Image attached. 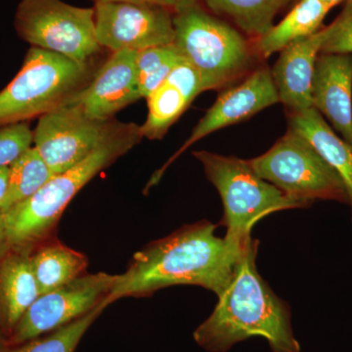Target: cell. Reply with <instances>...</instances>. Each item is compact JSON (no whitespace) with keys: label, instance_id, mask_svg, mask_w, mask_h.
I'll return each mask as SVG.
<instances>
[{"label":"cell","instance_id":"6da1fadb","mask_svg":"<svg viewBox=\"0 0 352 352\" xmlns=\"http://www.w3.org/2000/svg\"><path fill=\"white\" fill-rule=\"evenodd\" d=\"M217 226L200 220L149 243L136 252L104 305L120 298H147L179 285L200 286L217 298L226 289L242 250L215 235Z\"/></svg>","mask_w":352,"mask_h":352},{"label":"cell","instance_id":"7a4b0ae2","mask_svg":"<svg viewBox=\"0 0 352 352\" xmlns=\"http://www.w3.org/2000/svg\"><path fill=\"white\" fill-rule=\"evenodd\" d=\"M259 242L245 244L232 277L194 340L208 352H226L252 337L267 340L272 352H300L288 303L278 298L256 270Z\"/></svg>","mask_w":352,"mask_h":352},{"label":"cell","instance_id":"3957f363","mask_svg":"<svg viewBox=\"0 0 352 352\" xmlns=\"http://www.w3.org/2000/svg\"><path fill=\"white\" fill-rule=\"evenodd\" d=\"M142 138L138 124L116 122L112 131L90 156L65 173L53 176L31 198L4 212L8 245L32 250L56 235L65 210L78 192L100 171L139 144Z\"/></svg>","mask_w":352,"mask_h":352},{"label":"cell","instance_id":"277c9868","mask_svg":"<svg viewBox=\"0 0 352 352\" xmlns=\"http://www.w3.org/2000/svg\"><path fill=\"white\" fill-rule=\"evenodd\" d=\"M173 45L199 74L204 91L221 89L251 73L254 43L199 0L173 9Z\"/></svg>","mask_w":352,"mask_h":352},{"label":"cell","instance_id":"5b68a950","mask_svg":"<svg viewBox=\"0 0 352 352\" xmlns=\"http://www.w3.org/2000/svg\"><path fill=\"white\" fill-rule=\"evenodd\" d=\"M99 67L96 61L78 63L30 48L19 73L0 91V127L39 119L66 105L89 85Z\"/></svg>","mask_w":352,"mask_h":352},{"label":"cell","instance_id":"8992f818","mask_svg":"<svg viewBox=\"0 0 352 352\" xmlns=\"http://www.w3.org/2000/svg\"><path fill=\"white\" fill-rule=\"evenodd\" d=\"M193 155L221 197L224 214L220 224L226 228L224 239L235 249L245 247L252 239V227L266 215L307 208L259 177L249 160L208 151L193 152Z\"/></svg>","mask_w":352,"mask_h":352},{"label":"cell","instance_id":"52a82bcc","mask_svg":"<svg viewBox=\"0 0 352 352\" xmlns=\"http://www.w3.org/2000/svg\"><path fill=\"white\" fill-rule=\"evenodd\" d=\"M249 163L259 177L307 207L318 200L349 205L346 185L337 171L291 127L265 154Z\"/></svg>","mask_w":352,"mask_h":352},{"label":"cell","instance_id":"ba28073f","mask_svg":"<svg viewBox=\"0 0 352 352\" xmlns=\"http://www.w3.org/2000/svg\"><path fill=\"white\" fill-rule=\"evenodd\" d=\"M14 27L32 47L51 51L87 64L96 61L102 47L95 34L94 8L61 0H21Z\"/></svg>","mask_w":352,"mask_h":352},{"label":"cell","instance_id":"9c48e42d","mask_svg":"<svg viewBox=\"0 0 352 352\" xmlns=\"http://www.w3.org/2000/svg\"><path fill=\"white\" fill-rule=\"evenodd\" d=\"M118 274L82 275L69 283L38 296L8 338L9 346L52 332L104 305Z\"/></svg>","mask_w":352,"mask_h":352},{"label":"cell","instance_id":"30bf717a","mask_svg":"<svg viewBox=\"0 0 352 352\" xmlns=\"http://www.w3.org/2000/svg\"><path fill=\"white\" fill-rule=\"evenodd\" d=\"M117 122L94 119L69 101L39 118L34 131V147L52 173L59 175L90 156Z\"/></svg>","mask_w":352,"mask_h":352},{"label":"cell","instance_id":"8fae6325","mask_svg":"<svg viewBox=\"0 0 352 352\" xmlns=\"http://www.w3.org/2000/svg\"><path fill=\"white\" fill-rule=\"evenodd\" d=\"M95 34L111 53L170 45L175 41L173 9L147 3H94Z\"/></svg>","mask_w":352,"mask_h":352},{"label":"cell","instance_id":"7c38bea8","mask_svg":"<svg viewBox=\"0 0 352 352\" xmlns=\"http://www.w3.org/2000/svg\"><path fill=\"white\" fill-rule=\"evenodd\" d=\"M279 102L276 87L273 82L271 71L267 67H261L245 76L244 80L236 87H229L217 97V101L192 131L190 138L168 160L160 170L155 171L146 186L148 191L157 185L173 162L183 152L201 138L223 127L238 124L256 115L263 109Z\"/></svg>","mask_w":352,"mask_h":352},{"label":"cell","instance_id":"4fadbf2b","mask_svg":"<svg viewBox=\"0 0 352 352\" xmlns=\"http://www.w3.org/2000/svg\"><path fill=\"white\" fill-rule=\"evenodd\" d=\"M136 54L138 52L132 50L112 53L100 65L89 85L72 102L94 119L112 120L116 113L142 98Z\"/></svg>","mask_w":352,"mask_h":352},{"label":"cell","instance_id":"5bb4252c","mask_svg":"<svg viewBox=\"0 0 352 352\" xmlns=\"http://www.w3.org/2000/svg\"><path fill=\"white\" fill-rule=\"evenodd\" d=\"M311 97L314 108L352 144V55H318Z\"/></svg>","mask_w":352,"mask_h":352},{"label":"cell","instance_id":"9a60e30c","mask_svg":"<svg viewBox=\"0 0 352 352\" xmlns=\"http://www.w3.org/2000/svg\"><path fill=\"white\" fill-rule=\"evenodd\" d=\"M326 38V27L280 51L271 71L279 102L288 113L303 112L312 106L311 87L315 63Z\"/></svg>","mask_w":352,"mask_h":352},{"label":"cell","instance_id":"2e32d148","mask_svg":"<svg viewBox=\"0 0 352 352\" xmlns=\"http://www.w3.org/2000/svg\"><path fill=\"white\" fill-rule=\"evenodd\" d=\"M31 252L8 245L0 254V329L7 338L39 296L30 261Z\"/></svg>","mask_w":352,"mask_h":352},{"label":"cell","instance_id":"e0dca14e","mask_svg":"<svg viewBox=\"0 0 352 352\" xmlns=\"http://www.w3.org/2000/svg\"><path fill=\"white\" fill-rule=\"evenodd\" d=\"M289 127L302 134L340 176L349 195L352 219V144L331 129L316 109L288 113Z\"/></svg>","mask_w":352,"mask_h":352},{"label":"cell","instance_id":"ac0fdd59","mask_svg":"<svg viewBox=\"0 0 352 352\" xmlns=\"http://www.w3.org/2000/svg\"><path fill=\"white\" fill-rule=\"evenodd\" d=\"M30 261L39 296L87 273V256L65 245L56 235L34 247Z\"/></svg>","mask_w":352,"mask_h":352},{"label":"cell","instance_id":"d6986e66","mask_svg":"<svg viewBox=\"0 0 352 352\" xmlns=\"http://www.w3.org/2000/svg\"><path fill=\"white\" fill-rule=\"evenodd\" d=\"M330 10L320 0H300L279 24L254 41L256 55L268 58L289 44L316 34Z\"/></svg>","mask_w":352,"mask_h":352},{"label":"cell","instance_id":"ffe728a7","mask_svg":"<svg viewBox=\"0 0 352 352\" xmlns=\"http://www.w3.org/2000/svg\"><path fill=\"white\" fill-rule=\"evenodd\" d=\"M217 17L226 18L254 39L274 25L279 11L289 0H199Z\"/></svg>","mask_w":352,"mask_h":352},{"label":"cell","instance_id":"44dd1931","mask_svg":"<svg viewBox=\"0 0 352 352\" xmlns=\"http://www.w3.org/2000/svg\"><path fill=\"white\" fill-rule=\"evenodd\" d=\"M54 175L38 150L32 146L9 166L8 191L0 208L6 212L14 206L28 200Z\"/></svg>","mask_w":352,"mask_h":352},{"label":"cell","instance_id":"7402d4cb","mask_svg":"<svg viewBox=\"0 0 352 352\" xmlns=\"http://www.w3.org/2000/svg\"><path fill=\"white\" fill-rule=\"evenodd\" d=\"M148 116L140 126L143 138L161 140L192 103L170 82H164L147 98Z\"/></svg>","mask_w":352,"mask_h":352},{"label":"cell","instance_id":"603a6c76","mask_svg":"<svg viewBox=\"0 0 352 352\" xmlns=\"http://www.w3.org/2000/svg\"><path fill=\"white\" fill-rule=\"evenodd\" d=\"M100 305L89 314L63 327L19 344L9 346L4 352H75L83 336L106 309Z\"/></svg>","mask_w":352,"mask_h":352},{"label":"cell","instance_id":"cb8c5ba5","mask_svg":"<svg viewBox=\"0 0 352 352\" xmlns=\"http://www.w3.org/2000/svg\"><path fill=\"white\" fill-rule=\"evenodd\" d=\"M184 61L173 43L138 51L136 68L141 97L147 99L166 82L170 72Z\"/></svg>","mask_w":352,"mask_h":352},{"label":"cell","instance_id":"d4e9b609","mask_svg":"<svg viewBox=\"0 0 352 352\" xmlns=\"http://www.w3.org/2000/svg\"><path fill=\"white\" fill-rule=\"evenodd\" d=\"M34 144V131L28 122L0 127V166H10Z\"/></svg>","mask_w":352,"mask_h":352},{"label":"cell","instance_id":"484cf974","mask_svg":"<svg viewBox=\"0 0 352 352\" xmlns=\"http://www.w3.org/2000/svg\"><path fill=\"white\" fill-rule=\"evenodd\" d=\"M320 53L352 55V0H347L337 19L326 27Z\"/></svg>","mask_w":352,"mask_h":352},{"label":"cell","instance_id":"4316f807","mask_svg":"<svg viewBox=\"0 0 352 352\" xmlns=\"http://www.w3.org/2000/svg\"><path fill=\"white\" fill-rule=\"evenodd\" d=\"M166 82L177 87L191 102L204 91L200 76L187 61L177 65L170 72Z\"/></svg>","mask_w":352,"mask_h":352},{"label":"cell","instance_id":"83f0119b","mask_svg":"<svg viewBox=\"0 0 352 352\" xmlns=\"http://www.w3.org/2000/svg\"><path fill=\"white\" fill-rule=\"evenodd\" d=\"M94 3L98 2H131V3H147L154 4V6H160L168 7V8L173 9L177 4H179L182 0H91Z\"/></svg>","mask_w":352,"mask_h":352},{"label":"cell","instance_id":"f1b7e54d","mask_svg":"<svg viewBox=\"0 0 352 352\" xmlns=\"http://www.w3.org/2000/svg\"><path fill=\"white\" fill-rule=\"evenodd\" d=\"M9 185V166H0V207L6 199Z\"/></svg>","mask_w":352,"mask_h":352},{"label":"cell","instance_id":"f546056e","mask_svg":"<svg viewBox=\"0 0 352 352\" xmlns=\"http://www.w3.org/2000/svg\"><path fill=\"white\" fill-rule=\"evenodd\" d=\"M8 247L7 242V229L6 214L0 208V254Z\"/></svg>","mask_w":352,"mask_h":352},{"label":"cell","instance_id":"4dcf8cb0","mask_svg":"<svg viewBox=\"0 0 352 352\" xmlns=\"http://www.w3.org/2000/svg\"><path fill=\"white\" fill-rule=\"evenodd\" d=\"M9 347L8 338L0 329V352H4Z\"/></svg>","mask_w":352,"mask_h":352},{"label":"cell","instance_id":"1f68e13d","mask_svg":"<svg viewBox=\"0 0 352 352\" xmlns=\"http://www.w3.org/2000/svg\"><path fill=\"white\" fill-rule=\"evenodd\" d=\"M320 1L323 2L329 8L332 9L333 7L339 6V4L342 3V2H346L347 0H320Z\"/></svg>","mask_w":352,"mask_h":352}]
</instances>
